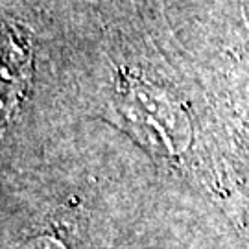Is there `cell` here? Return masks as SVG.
I'll return each instance as SVG.
<instances>
[{"instance_id":"obj_1","label":"cell","mask_w":249,"mask_h":249,"mask_svg":"<svg viewBox=\"0 0 249 249\" xmlns=\"http://www.w3.org/2000/svg\"><path fill=\"white\" fill-rule=\"evenodd\" d=\"M20 249H67L61 242L53 236H37L26 242L24 246H20Z\"/></svg>"}]
</instances>
